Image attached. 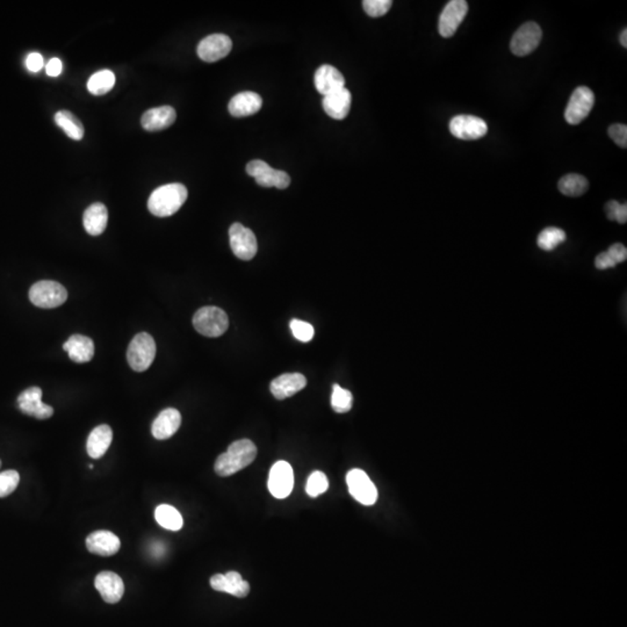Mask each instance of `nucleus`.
I'll return each instance as SVG.
<instances>
[{"label": "nucleus", "instance_id": "1", "mask_svg": "<svg viewBox=\"0 0 627 627\" xmlns=\"http://www.w3.org/2000/svg\"><path fill=\"white\" fill-rule=\"evenodd\" d=\"M257 457V448L249 439L236 441L215 461V472L220 477H230L248 467Z\"/></svg>", "mask_w": 627, "mask_h": 627}, {"label": "nucleus", "instance_id": "2", "mask_svg": "<svg viewBox=\"0 0 627 627\" xmlns=\"http://www.w3.org/2000/svg\"><path fill=\"white\" fill-rule=\"evenodd\" d=\"M187 196L189 192L183 184L163 185L151 193L148 200V209L157 217L174 215L185 203Z\"/></svg>", "mask_w": 627, "mask_h": 627}, {"label": "nucleus", "instance_id": "3", "mask_svg": "<svg viewBox=\"0 0 627 627\" xmlns=\"http://www.w3.org/2000/svg\"><path fill=\"white\" fill-rule=\"evenodd\" d=\"M156 343L147 333H140L133 338L127 351L128 364L135 372H144L154 363Z\"/></svg>", "mask_w": 627, "mask_h": 627}, {"label": "nucleus", "instance_id": "4", "mask_svg": "<svg viewBox=\"0 0 627 627\" xmlns=\"http://www.w3.org/2000/svg\"><path fill=\"white\" fill-rule=\"evenodd\" d=\"M193 326L203 336L215 338L222 336L228 330L229 318L221 308L209 306L201 308L194 314Z\"/></svg>", "mask_w": 627, "mask_h": 627}, {"label": "nucleus", "instance_id": "5", "mask_svg": "<svg viewBox=\"0 0 627 627\" xmlns=\"http://www.w3.org/2000/svg\"><path fill=\"white\" fill-rule=\"evenodd\" d=\"M66 299L68 292L66 287L56 281H39L30 289V302L43 309L59 307L66 302Z\"/></svg>", "mask_w": 627, "mask_h": 627}, {"label": "nucleus", "instance_id": "6", "mask_svg": "<svg viewBox=\"0 0 627 627\" xmlns=\"http://www.w3.org/2000/svg\"><path fill=\"white\" fill-rule=\"evenodd\" d=\"M246 174L253 177L256 183L261 187H275L285 190L291 185V177L286 172L272 169L264 160H251L246 165Z\"/></svg>", "mask_w": 627, "mask_h": 627}, {"label": "nucleus", "instance_id": "7", "mask_svg": "<svg viewBox=\"0 0 627 627\" xmlns=\"http://www.w3.org/2000/svg\"><path fill=\"white\" fill-rule=\"evenodd\" d=\"M229 241L234 255L242 261H251L258 250L255 234L241 223H234L230 227Z\"/></svg>", "mask_w": 627, "mask_h": 627}, {"label": "nucleus", "instance_id": "8", "mask_svg": "<svg viewBox=\"0 0 627 627\" xmlns=\"http://www.w3.org/2000/svg\"><path fill=\"white\" fill-rule=\"evenodd\" d=\"M595 104L594 92L587 86H580L573 92L566 108L565 119L569 124H581L585 120Z\"/></svg>", "mask_w": 627, "mask_h": 627}, {"label": "nucleus", "instance_id": "9", "mask_svg": "<svg viewBox=\"0 0 627 627\" xmlns=\"http://www.w3.org/2000/svg\"><path fill=\"white\" fill-rule=\"evenodd\" d=\"M350 494L364 506H373L378 500V490L367 474L362 470H351L347 475Z\"/></svg>", "mask_w": 627, "mask_h": 627}, {"label": "nucleus", "instance_id": "10", "mask_svg": "<svg viewBox=\"0 0 627 627\" xmlns=\"http://www.w3.org/2000/svg\"><path fill=\"white\" fill-rule=\"evenodd\" d=\"M268 490L279 500L289 496L294 486V473L287 461H278L272 466L268 475Z\"/></svg>", "mask_w": 627, "mask_h": 627}, {"label": "nucleus", "instance_id": "11", "mask_svg": "<svg viewBox=\"0 0 627 627\" xmlns=\"http://www.w3.org/2000/svg\"><path fill=\"white\" fill-rule=\"evenodd\" d=\"M542 32L539 25L533 21L524 23L517 30L510 42V49L516 56H526L535 52L542 41Z\"/></svg>", "mask_w": 627, "mask_h": 627}, {"label": "nucleus", "instance_id": "12", "mask_svg": "<svg viewBox=\"0 0 627 627\" xmlns=\"http://www.w3.org/2000/svg\"><path fill=\"white\" fill-rule=\"evenodd\" d=\"M450 131L454 138L464 141L479 140L487 134L484 120L473 115H457L450 122Z\"/></svg>", "mask_w": 627, "mask_h": 627}, {"label": "nucleus", "instance_id": "13", "mask_svg": "<svg viewBox=\"0 0 627 627\" xmlns=\"http://www.w3.org/2000/svg\"><path fill=\"white\" fill-rule=\"evenodd\" d=\"M232 49V39L228 35L212 34L200 41L196 52L203 62L213 63L227 57Z\"/></svg>", "mask_w": 627, "mask_h": 627}, {"label": "nucleus", "instance_id": "14", "mask_svg": "<svg viewBox=\"0 0 627 627\" xmlns=\"http://www.w3.org/2000/svg\"><path fill=\"white\" fill-rule=\"evenodd\" d=\"M468 12L467 1L452 0L444 7L439 17V34L443 37H451L455 34Z\"/></svg>", "mask_w": 627, "mask_h": 627}, {"label": "nucleus", "instance_id": "15", "mask_svg": "<svg viewBox=\"0 0 627 627\" xmlns=\"http://www.w3.org/2000/svg\"><path fill=\"white\" fill-rule=\"evenodd\" d=\"M42 389L30 387L23 390L18 398V405L23 414L37 419H48L54 415V409L42 402Z\"/></svg>", "mask_w": 627, "mask_h": 627}, {"label": "nucleus", "instance_id": "16", "mask_svg": "<svg viewBox=\"0 0 627 627\" xmlns=\"http://www.w3.org/2000/svg\"><path fill=\"white\" fill-rule=\"evenodd\" d=\"M121 542L114 533L106 530H99L92 532L86 538V549L95 556H112L120 549Z\"/></svg>", "mask_w": 627, "mask_h": 627}, {"label": "nucleus", "instance_id": "17", "mask_svg": "<svg viewBox=\"0 0 627 627\" xmlns=\"http://www.w3.org/2000/svg\"><path fill=\"white\" fill-rule=\"evenodd\" d=\"M210 587L216 592H227L239 598L246 597L250 592L249 582L244 581L237 572L214 575L210 578Z\"/></svg>", "mask_w": 627, "mask_h": 627}, {"label": "nucleus", "instance_id": "18", "mask_svg": "<svg viewBox=\"0 0 627 627\" xmlns=\"http://www.w3.org/2000/svg\"><path fill=\"white\" fill-rule=\"evenodd\" d=\"M95 585L106 603L115 604L121 601L124 594V585L118 574L113 572L99 573L95 576Z\"/></svg>", "mask_w": 627, "mask_h": 627}, {"label": "nucleus", "instance_id": "19", "mask_svg": "<svg viewBox=\"0 0 627 627\" xmlns=\"http://www.w3.org/2000/svg\"><path fill=\"white\" fill-rule=\"evenodd\" d=\"M307 386V379L301 373H286L275 378L270 386L271 393L277 400H285L295 395Z\"/></svg>", "mask_w": 627, "mask_h": 627}, {"label": "nucleus", "instance_id": "20", "mask_svg": "<svg viewBox=\"0 0 627 627\" xmlns=\"http://www.w3.org/2000/svg\"><path fill=\"white\" fill-rule=\"evenodd\" d=\"M314 82L318 93L326 97L330 95L333 92L338 91L340 88H345V79L344 76L340 73V70H337L335 66H320L317 69Z\"/></svg>", "mask_w": 627, "mask_h": 627}, {"label": "nucleus", "instance_id": "21", "mask_svg": "<svg viewBox=\"0 0 627 627\" xmlns=\"http://www.w3.org/2000/svg\"><path fill=\"white\" fill-rule=\"evenodd\" d=\"M181 424V415L174 408H167L157 416L153 426L151 434L158 441H165L178 431Z\"/></svg>", "mask_w": 627, "mask_h": 627}, {"label": "nucleus", "instance_id": "22", "mask_svg": "<svg viewBox=\"0 0 627 627\" xmlns=\"http://www.w3.org/2000/svg\"><path fill=\"white\" fill-rule=\"evenodd\" d=\"M176 119L177 113L174 107L160 106L145 112L141 119V124L148 131H163L172 126Z\"/></svg>", "mask_w": 627, "mask_h": 627}, {"label": "nucleus", "instance_id": "23", "mask_svg": "<svg viewBox=\"0 0 627 627\" xmlns=\"http://www.w3.org/2000/svg\"><path fill=\"white\" fill-rule=\"evenodd\" d=\"M261 106H263V99L261 95L255 92L245 91L232 97L229 102L228 109L232 117L244 118L258 113Z\"/></svg>", "mask_w": 627, "mask_h": 627}, {"label": "nucleus", "instance_id": "24", "mask_svg": "<svg viewBox=\"0 0 627 627\" xmlns=\"http://www.w3.org/2000/svg\"><path fill=\"white\" fill-rule=\"evenodd\" d=\"M351 104H352V95L345 88L326 95L322 100L324 111L335 120H343L347 118L351 109Z\"/></svg>", "mask_w": 627, "mask_h": 627}, {"label": "nucleus", "instance_id": "25", "mask_svg": "<svg viewBox=\"0 0 627 627\" xmlns=\"http://www.w3.org/2000/svg\"><path fill=\"white\" fill-rule=\"evenodd\" d=\"M69 358L76 363H88L95 356V343L91 338L83 335H73L63 345Z\"/></svg>", "mask_w": 627, "mask_h": 627}, {"label": "nucleus", "instance_id": "26", "mask_svg": "<svg viewBox=\"0 0 627 627\" xmlns=\"http://www.w3.org/2000/svg\"><path fill=\"white\" fill-rule=\"evenodd\" d=\"M112 441H113V431L111 426L102 424L93 429L86 443L88 455L92 459L102 458L111 446Z\"/></svg>", "mask_w": 627, "mask_h": 627}, {"label": "nucleus", "instance_id": "27", "mask_svg": "<svg viewBox=\"0 0 627 627\" xmlns=\"http://www.w3.org/2000/svg\"><path fill=\"white\" fill-rule=\"evenodd\" d=\"M84 228L88 235L99 236L104 232L108 223L107 207L104 203H92L83 216Z\"/></svg>", "mask_w": 627, "mask_h": 627}, {"label": "nucleus", "instance_id": "28", "mask_svg": "<svg viewBox=\"0 0 627 627\" xmlns=\"http://www.w3.org/2000/svg\"><path fill=\"white\" fill-rule=\"evenodd\" d=\"M55 122L64 131L68 138L80 141L84 138V126L75 114L69 111H59L55 114Z\"/></svg>", "mask_w": 627, "mask_h": 627}, {"label": "nucleus", "instance_id": "29", "mask_svg": "<svg viewBox=\"0 0 627 627\" xmlns=\"http://www.w3.org/2000/svg\"><path fill=\"white\" fill-rule=\"evenodd\" d=\"M155 518L164 529L179 531L184 525L183 517L174 506L162 504L155 510Z\"/></svg>", "mask_w": 627, "mask_h": 627}, {"label": "nucleus", "instance_id": "30", "mask_svg": "<svg viewBox=\"0 0 627 627\" xmlns=\"http://www.w3.org/2000/svg\"><path fill=\"white\" fill-rule=\"evenodd\" d=\"M115 84V75L111 70L95 72L88 79V90L91 95H104L111 91Z\"/></svg>", "mask_w": 627, "mask_h": 627}, {"label": "nucleus", "instance_id": "31", "mask_svg": "<svg viewBox=\"0 0 627 627\" xmlns=\"http://www.w3.org/2000/svg\"><path fill=\"white\" fill-rule=\"evenodd\" d=\"M559 190L567 196H580L588 190V180L578 174H569L562 177L559 181Z\"/></svg>", "mask_w": 627, "mask_h": 627}, {"label": "nucleus", "instance_id": "32", "mask_svg": "<svg viewBox=\"0 0 627 627\" xmlns=\"http://www.w3.org/2000/svg\"><path fill=\"white\" fill-rule=\"evenodd\" d=\"M566 239H567V236L562 229L549 227L540 232L538 239H537V244L542 250L552 251L554 249L558 248L561 243L565 242Z\"/></svg>", "mask_w": 627, "mask_h": 627}, {"label": "nucleus", "instance_id": "33", "mask_svg": "<svg viewBox=\"0 0 627 627\" xmlns=\"http://www.w3.org/2000/svg\"><path fill=\"white\" fill-rule=\"evenodd\" d=\"M352 393L340 387V385H333V395H331V407L338 414H345L352 408Z\"/></svg>", "mask_w": 627, "mask_h": 627}, {"label": "nucleus", "instance_id": "34", "mask_svg": "<svg viewBox=\"0 0 627 627\" xmlns=\"http://www.w3.org/2000/svg\"><path fill=\"white\" fill-rule=\"evenodd\" d=\"M328 487H329V481L326 474L322 472H314L311 474V477H308L306 491L309 496L317 497L320 496L321 494L326 493Z\"/></svg>", "mask_w": 627, "mask_h": 627}, {"label": "nucleus", "instance_id": "35", "mask_svg": "<svg viewBox=\"0 0 627 627\" xmlns=\"http://www.w3.org/2000/svg\"><path fill=\"white\" fill-rule=\"evenodd\" d=\"M20 475L17 470H5L0 473V497H6L17 489Z\"/></svg>", "mask_w": 627, "mask_h": 627}, {"label": "nucleus", "instance_id": "36", "mask_svg": "<svg viewBox=\"0 0 627 627\" xmlns=\"http://www.w3.org/2000/svg\"><path fill=\"white\" fill-rule=\"evenodd\" d=\"M289 327H291L293 336L297 340L304 342V343L311 342L314 336H315V330H314L313 326L311 323H308V322H304V321L292 320Z\"/></svg>", "mask_w": 627, "mask_h": 627}, {"label": "nucleus", "instance_id": "37", "mask_svg": "<svg viewBox=\"0 0 627 627\" xmlns=\"http://www.w3.org/2000/svg\"><path fill=\"white\" fill-rule=\"evenodd\" d=\"M392 5V0H364L363 1L364 10L367 16L372 18L383 17L390 10Z\"/></svg>", "mask_w": 627, "mask_h": 627}, {"label": "nucleus", "instance_id": "38", "mask_svg": "<svg viewBox=\"0 0 627 627\" xmlns=\"http://www.w3.org/2000/svg\"><path fill=\"white\" fill-rule=\"evenodd\" d=\"M605 212L608 215L609 220L611 221H617L618 223L624 225L627 221V205L626 203H618L616 200H611L605 206Z\"/></svg>", "mask_w": 627, "mask_h": 627}, {"label": "nucleus", "instance_id": "39", "mask_svg": "<svg viewBox=\"0 0 627 627\" xmlns=\"http://www.w3.org/2000/svg\"><path fill=\"white\" fill-rule=\"evenodd\" d=\"M609 136L619 147L624 149L627 147V127L625 124H616L610 126Z\"/></svg>", "mask_w": 627, "mask_h": 627}, {"label": "nucleus", "instance_id": "40", "mask_svg": "<svg viewBox=\"0 0 627 627\" xmlns=\"http://www.w3.org/2000/svg\"><path fill=\"white\" fill-rule=\"evenodd\" d=\"M608 252L610 253L611 257L614 258V261L617 263V265L621 264V263H623V261H625L627 259L626 246L621 244V243H616V244L611 245Z\"/></svg>", "mask_w": 627, "mask_h": 627}, {"label": "nucleus", "instance_id": "41", "mask_svg": "<svg viewBox=\"0 0 627 627\" xmlns=\"http://www.w3.org/2000/svg\"><path fill=\"white\" fill-rule=\"evenodd\" d=\"M595 266L598 268V270H608V268H614V266H617V263L614 261V258L611 257L610 253L608 251L602 252L599 255L596 257L595 259Z\"/></svg>", "mask_w": 627, "mask_h": 627}, {"label": "nucleus", "instance_id": "42", "mask_svg": "<svg viewBox=\"0 0 627 627\" xmlns=\"http://www.w3.org/2000/svg\"><path fill=\"white\" fill-rule=\"evenodd\" d=\"M27 69L30 72H39L42 69L43 57L39 52H30L26 59Z\"/></svg>", "mask_w": 627, "mask_h": 627}, {"label": "nucleus", "instance_id": "43", "mask_svg": "<svg viewBox=\"0 0 627 627\" xmlns=\"http://www.w3.org/2000/svg\"><path fill=\"white\" fill-rule=\"evenodd\" d=\"M63 64L62 61L59 59H50L46 66L47 75L50 77H57L62 73Z\"/></svg>", "mask_w": 627, "mask_h": 627}, {"label": "nucleus", "instance_id": "44", "mask_svg": "<svg viewBox=\"0 0 627 627\" xmlns=\"http://www.w3.org/2000/svg\"><path fill=\"white\" fill-rule=\"evenodd\" d=\"M621 44L624 47V48H627V30L625 28L621 34Z\"/></svg>", "mask_w": 627, "mask_h": 627}, {"label": "nucleus", "instance_id": "45", "mask_svg": "<svg viewBox=\"0 0 627 627\" xmlns=\"http://www.w3.org/2000/svg\"><path fill=\"white\" fill-rule=\"evenodd\" d=\"M0 467H1V460H0Z\"/></svg>", "mask_w": 627, "mask_h": 627}]
</instances>
